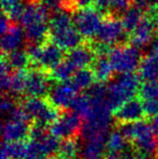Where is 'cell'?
<instances>
[{
	"label": "cell",
	"mask_w": 158,
	"mask_h": 159,
	"mask_svg": "<svg viewBox=\"0 0 158 159\" xmlns=\"http://www.w3.org/2000/svg\"><path fill=\"white\" fill-rule=\"evenodd\" d=\"M78 91L68 81L65 84H57L55 87H53L47 98L53 106L62 111L72 107L73 102L78 95Z\"/></svg>",
	"instance_id": "11"
},
{
	"label": "cell",
	"mask_w": 158,
	"mask_h": 159,
	"mask_svg": "<svg viewBox=\"0 0 158 159\" xmlns=\"http://www.w3.org/2000/svg\"><path fill=\"white\" fill-rule=\"evenodd\" d=\"M79 155V145L76 138L65 139L61 141L57 157L63 159H77Z\"/></svg>",
	"instance_id": "27"
},
{
	"label": "cell",
	"mask_w": 158,
	"mask_h": 159,
	"mask_svg": "<svg viewBox=\"0 0 158 159\" xmlns=\"http://www.w3.org/2000/svg\"><path fill=\"white\" fill-rule=\"evenodd\" d=\"M138 96L142 101L158 100V81L143 82L139 89Z\"/></svg>",
	"instance_id": "28"
},
{
	"label": "cell",
	"mask_w": 158,
	"mask_h": 159,
	"mask_svg": "<svg viewBox=\"0 0 158 159\" xmlns=\"http://www.w3.org/2000/svg\"><path fill=\"white\" fill-rule=\"evenodd\" d=\"M76 70L77 68L74 65H72L68 61L64 60L62 63H60L54 68L49 70L48 75L51 81H54L56 84H65V82L70 81Z\"/></svg>",
	"instance_id": "19"
},
{
	"label": "cell",
	"mask_w": 158,
	"mask_h": 159,
	"mask_svg": "<svg viewBox=\"0 0 158 159\" xmlns=\"http://www.w3.org/2000/svg\"><path fill=\"white\" fill-rule=\"evenodd\" d=\"M76 111L73 109L61 111L60 117L49 127V132L60 140H65L70 138H78L81 133L84 121Z\"/></svg>",
	"instance_id": "6"
},
{
	"label": "cell",
	"mask_w": 158,
	"mask_h": 159,
	"mask_svg": "<svg viewBox=\"0 0 158 159\" xmlns=\"http://www.w3.org/2000/svg\"><path fill=\"white\" fill-rule=\"evenodd\" d=\"M141 79L137 73L122 74L108 86L107 100L113 114L127 101L138 96Z\"/></svg>",
	"instance_id": "3"
},
{
	"label": "cell",
	"mask_w": 158,
	"mask_h": 159,
	"mask_svg": "<svg viewBox=\"0 0 158 159\" xmlns=\"http://www.w3.org/2000/svg\"><path fill=\"white\" fill-rule=\"evenodd\" d=\"M107 57L116 73H135L141 64V54L137 47L130 42H124L111 48Z\"/></svg>",
	"instance_id": "5"
},
{
	"label": "cell",
	"mask_w": 158,
	"mask_h": 159,
	"mask_svg": "<svg viewBox=\"0 0 158 159\" xmlns=\"http://www.w3.org/2000/svg\"><path fill=\"white\" fill-rule=\"evenodd\" d=\"M27 52L32 67L40 68L47 73L62 63L66 57L63 49L53 43L51 40H47L40 44H32L27 49Z\"/></svg>",
	"instance_id": "4"
},
{
	"label": "cell",
	"mask_w": 158,
	"mask_h": 159,
	"mask_svg": "<svg viewBox=\"0 0 158 159\" xmlns=\"http://www.w3.org/2000/svg\"><path fill=\"white\" fill-rule=\"evenodd\" d=\"M120 159H143V155H141V154H139L133 149L131 153L130 152H124Z\"/></svg>",
	"instance_id": "35"
},
{
	"label": "cell",
	"mask_w": 158,
	"mask_h": 159,
	"mask_svg": "<svg viewBox=\"0 0 158 159\" xmlns=\"http://www.w3.org/2000/svg\"><path fill=\"white\" fill-rule=\"evenodd\" d=\"M143 107L146 117H155L158 115V100L143 101Z\"/></svg>",
	"instance_id": "32"
},
{
	"label": "cell",
	"mask_w": 158,
	"mask_h": 159,
	"mask_svg": "<svg viewBox=\"0 0 158 159\" xmlns=\"http://www.w3.org/2000/svg\"><path fill=\"white\" fill-rule=\"evenodd\" d=\"M91 68L94 73L97 84H105L113 78L114 73H116L107 57H99L91 66Z\"/></svg>",
	"instance_id": "18"
},
{
	"label": "cell",
	"mask_w": 158,
	"mask_h": 159,
	"mask_svg": "<svg viewBox=\"0 0 158 159\" xmlns=\"http://www.w3.org/2000/svg\"><path fill=\"white\" fill-rule=\"evenodd\" d=\"M32 124L23 121H15L8 119L2 124V139L3 142H17L29 139Z\"/></svg>",
	"instance_id": "14"
},
{
	"label": "cell",
	"mask_w": 158,
	"mask_h": 159,
	"mask_svg": "<svg viewBox=\"0 0 158 159\" xmlns=\"http://www.w3.org/2000/svg\"><path fill=\"white\" fill-rule=\"evenodd\" d=\"M1 151H3L10 159H25L28 156V140L2 142Z\"/></svg>",
	"instance_id": "22"
},
{
	"label": "cell",
	"mask_w": 158,
	"mask_h": 159,
	"mask_svg": "<svg viewBox=\"0 0 158 159\" xmlns=\"http://www.w3.org/2000/svg\"><path fill=\"white\" fill-rule=\"evenodd\" d=\"M24 39H26L25 33L22 26L12 24L8 30L2 34L1 37V51L4 54L19 50L23 44Z\"/></svg>",
	"instance_id": "15"
},
{
	"label": "cell",
	"mask_w": 158,
	"mask_h": 159,
	"mask_svg": "<svg viewBox=\"0 0 158 159\" xmlns=\"http://www.w3.org/2000/svg\"><path fill=\"white\" fill-rule=\"evenodd\" d=\"M114 0H95V7L101 11L103 14H106L111 8V4Z\"/></svg>",
	"instance_id": "34"
},
{
	"label": "cell",
	"mask_w": 158,
	"mask_h": 159,
	"mask_svg": "<svg viewBox=\"0 0 158 159\" xmlns=\"http://www.w3.org/2000/svg\"><path fill=\"white\" fill-rule=\"evenodd\" d=\"M16 106V103L13 100L12 98H10L9 95L3 94L2 95V100H1V111L3 114H10L13 111V108Z\"/></svg>",
	"instance_id": "33"
},
{
	"label": "cell",
	"mask_w": 158,
	"mask_h": 159,
	"mask_svg": "<svg viewBox=\"0 0 158 159\" xmlns=\"http://www.w3.org/2000/svg\"><path fill=\"white\" fill-rule=\"evenodd\" d=\"M27 79H28V69L14 70L11 74L10 91L9 92L17 95L24 94L26 92Z\"/></svg>",
	"instance_id": "24"
},
{
	"label": "cell",
	"mask_w": 158,
	"mask_h": 159,
	"mask_svg": "<svg viewBox=\"0 0 158 159\" xmlns=\"http://www.w3.org/2000/svg\"><path fill=\"white\" fill-rule=\"evenodd\" d=\"M124 33L126 30L119 17L112 14H104L103 23L97 35V41L110 47L117 46Z\"/></svg>",
	"instance_id": "8"
},
{
	"label": "cell",
	"mask_w": 158,
	"mask_h": 159,
	"mask_svg": "<svg viewBox=\"0 0 158 159\" xmlns=\"http://www.w3.org/2000/svg\"><path fill=\"white\" fill-rule=\"evenodd\" d=\"M25 159H51L44 155H40V154H36V155H28Z\"/></svg>",
	"instance_id": "37"
},
{
	"label": "cell",
	"mask_w": 158,
	"mask_h": 159,
	"mask_svg": "<svg viewBox=\"0 0 158 159\" xmlns=\"http://www.w3.org/2000/svg\"><path fill=\"white\" fill-rule=\"evenodd\" d=\"M97 57H99L93 50L90 42H88V43L84 42L80 46L67 51L65 60L72 65H74L77 69H80L91 67Z\"/></svg>",
	"instance_id": "13"
},
{
	"label": "cell",
	"mask_w": 158,
	"mask_h": 159,
	"mask_svg": "<svg viewBox=\"0 0 158 159\" xmlns=\"http://www.w3.org/2000/svg\"><path fill=\"white\" fill-rule=\"evenodd\" d=\"M141 81H158V54L151 52L142 59L138 69Z\"/></svg>",
	"instance_id": "16"
},
{
	"label": "cell",
	"mask_w": 158,
	"mask_h": 159,
	"mask_svg": "<svg viewBox=\"0 0 158 159\" xmlns=\"http://www.w3.org/2000/svg\"><path fill=\"white\" fill-rule=\"evenodd\" d=\"M70 82L78 92H82L92 88L94 82H97V79L92 68L87 67V68L77 69Z\"/></svg>",
	"instance_id": "17"
},
{
	"label": "cell",
	"mask_w": 158,
	"mask_h": 159,
	"mask_svg": "<svg viewBox=\"0 0 158 159\" xmlns=\"http://www.w3.org/2000/svg\"><path fill=\"white\" fill-rule=\"evenodd\" d=\"M40 3L49 11V13H54L59 12V11L63 10V2L64 0H38Z\"/></svg>",
	"instance_id": "31"
},
{
	"label": "cell",
	"mask_w": 158,
	"mask_h": 159,
	"mask_svg": "<svg viewBox=\"0 0 158 159\" xmlns=\"http://www.w3.org/2000/svg\"><path fill=\"white\" fill-rule=\"evenodd\" d=\"M151 52L158 54V36L154 39V41H153V43H152V51H151Z\"/></svg>",
	"instance_id": "36"
},
{
	"label": "cell",
	"mask_w": 158,
	"mask_h": 159,
	"mask_svg": "<svg viewBox=\"0 0 158 159\" xmlns=\"http://www.w3.org/2000/svg\"><path fill=\"white\" fill-rule=\"evenodd\" d=\"M95 0H64L63 11L66 12H77L80 10L94 8Z\"/></svg>",
	"instance_id": "29"
},
{
	"label": "cell",
	"mask_w": 158,
	"mask_h": 159,
	"mask_svg": "<svg viewBox=\"0 0 158 159\" xmlns=\"http://www.w3.org/2000/svg\"><path fill=\"white\" fill-rule=\"evenodd\" d=\"M144 14H145V11H143L142 9L138 8L135 6H132L122 15L121 16L122 25H124V30H126V33L128 35H130L138 27V25L143 20Z\"/></svg>",
	"instance_id": "21"
},
{
	"label": "cell",
	"mask_w": 158,
	"mask_h": 159,
	"mask_svg": "<svg viewBox=\"0 0 158 159\" xmlns=\"http://www.w3.org/2000/svg\"><path fill=\"white\" fill-rule=\"evenodd\" d=\"M104 20V14L97 8L80 10L74 13L73 21L84 40L89 41L97 37Z\"/></svg>",
	"instance_id": "7"
},
{
	"label": "cell",
	"mask_w": 158,
	"mask_h": 159,
	"mask_svg": "<svg viewBox=\"0 0 158 159\" xmlns=\"http://www.w3.org/2000/svg\"><path fill=\"white\" fill-rule=\"evenodd\" d=\"M4 54V53H2ZM7 61H8L10 67L13 70H21V69H26L30 65V59L27 51L25 50H15L12 52L4 54Z\"/></svg>",
	"instance_id": "23"
},
{
	"label": "cell",
	"mask_w": 158,
	"mask_h": 159,
	"mask_svg": "<svg viewBox=\"0 0 158 159\" xmlns=\"http://www.w3.org/2000/svg\"><path fill=\"white\" fill-rule=\"evenodd\" d=\"M129 144L124 135L119 131L118 129L116 131L110 133L106 141V154L115 156H121L126 152V147Z\"/></svg>",
	"instance_id": "20"
},
{
	"label": "cell",
	"mask_w": 158,
	"mask_h": 159,
	"mask_svg": "<svg viewBox=\"0 0 158 159\" xmlns=\"http://www.w3.org/2000/svg\"><path fill=\"white\" fill-rule=\"evenodd\" d=\"M104 159H106V158H104Z\"/></svg>",
	"instance_id": "42"
},
{
	"label": "cell",
	"mask_w": 158,
	"mask_h": 159,
	"mask_svg": "<svg viewBox=\"0 0 158 159\" xmlns=\"http://www.w3.org/2000/svg\"><path fill=\"white\" fill-rule=\"evenodd\" d=\"M158 35V27L152 19L147 14H144V17L138 27L129 35V42L132 46L139 48L147 46L151 41Z\"/></svg>",
	"instance_id": "12"
},
{
	"label": "cell",
	"mask_w": 158,
	"mask_h": 159,
	"mask_svg": "<svg viewBox=\"0 0 158 159\" xmlns=\"http://www.w3.org/2000/svg\"><path fill=\"white\" fill-rule=\"evenodd\" d=\"M70 108L74 111H76L80 117L84 120L88 118L89 114L92 108V100L91 96L88 93H82V94H78L76 96V98L74 100Z\"/></svg>",
	"instance_id": "26"
},
{
	"label": "cell",
	"mask_w": 158,
	"mask_h": 159,
	"mask_svg": "<svg viewBox=\"0 0 158 159\" xmlns=\"http://www.w3.org/2000/svg\"><path fill=\"white\" fill-rule=\"evenodd\" d=\"M151 122H152V125H153V127H154V129L158 132V115L155 116V117H153L152 118V121H151Z\"/></svg>",
	"instance_id": "38"
},
{
	"label": "cell",
	"mask_w": 158,
	"mask_h": 159,
	"mask_svg": "<svg viewBox=\"0 0 158 159\" xmlns=\"http://www.w3.org/2000/svg\"><path fill=\"white\" fill-rule=\"evenodd\" d=\"M49 27V40L64 51H70L84 42V37L75 26L73 17L66 11L62 10L52 14Z\"/></svg>",
	"instance_id": "2"
},
{
	"label": "cell",
	"mask_w": 158,
	"mask_h": 159,
	"mask_svg": "<svg viewBox=\"0 0 158 159\" xmlns=\"http://www.w3.org/2000/svg\"><path fill=\"white\" fill-rule=\"evenodd\" d=\"M106 154V143L99 141L87 142L82 149L84 159H104Z\"/></svg>",
	"instance_id": "25"
},
{
	"label": "cell",
	"mask_w": 158,
	"mask_h": 159,
	"mask_svg": "<svg viewBox=\"0 0 158 159\" xmlns=\"http://www.w3.org/2000/svg\"><path fill=\"white\" fill-rule=\"evenodd\" d=\"M50 78L47 71L32 67L28 69L27 87L25 94L32 98H47L50 92Z\"/></svg>",
	"instance_id": "10"
},
{
	"label": "cell",
	"mask_w": 158,
	"mask_h": 159,
	"mask_svg": "<svg viewBox=\"0 0 158 159\" xmlns=\"http://www.w3.org/2000/svg\"><path fill=\"white\" fill-rule=\"evenodd\" d=\"M117 129L121 132L132 145V149L146 157L154 155L158 148V132L154 129L152 122L147 120L129 122V124H116Z\"/></svg>",
	"instance_id": "1"
},
{
	"label": "cell",
	"mask_w": 158,
	"mask_h": 159,
	"mask_svg": "<svg viewBox=\"0 0 158 159\" xmlns=\"http://www.w3.org/2000/svg\"><path fill=\"white\" fill-rule=\"evenodd\" d=\"M30 1H37V0H30Z\"/></svg>",
	"instance_id": "41"
},
{
	"label": "cell",
	"mask_w": 158,
	"mask_h": 159,
	"mask_svg": "<svg viewBox=\"0 0 158 159\" xmlns=\"http://www.w3.org/2000/svg\"><path fill=\"white\" fill-rule=\"evenodd\" d=\"M150 8L158 9V0H150Z\"/></svg>",
	"instance_id": "39"
},
{
	"label": "cell",
	"mask_w": 158,
	"mask_h": 159,
	"mask_svg": "<svg viewBox=\"0 0 158 159\" xmlns=\"http://www.w3.org/2000/svg\"><path fill=\"white\" fill-rule=\"evenodd\" d=\"M132 0H114L106 14H112L117 17L122 16L132 7Z\"/></svg>",
	"instance_id": "30"
},
{
	"label": "cell",
	"mask_w": 158,
	"mask_h": 159,
	"mask_svg": "<svg viewBox=\"0 0 158 159\" xmlns=\"http://www.w3.org/2000/svg\"><path fill=\"white\" fill-rule=\"evenodd\" d=\"M143 159H148V157H146V156H143Z\"/></svg>",
	"instance_id": "40"
},
{
	"label": "cell",
	"mask_w": 158,
	"mask_h": 159,
	"mask_svg": "<svg viewBox=\"0 0 158 159\" xmlns=\"http://www.w3.org/2000/svg\"><path fill=\"white\" fill-rule=\"evenodd\" d=\"M113 117L116 120L117 125L144 120L146 118V115L144 111L143 101L139 96L127 101L124 105H121L118 109L114 111Z\"/></svg>",
	"instance_id": "9"
}]
</instances>
